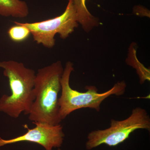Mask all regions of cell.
<instances>
[{
    "label": "cell",
    "instance_id": "obj_7",
    "mask_svg": "<svg viewBox=\"0 0 150 150\" xmlns=\"http://www.w3.org/2000/svg\"><path fill=\"white\" fill-rule=\"evenodd\" d=\"M29 8L25 1L21 0H0V16L18 18L26 17Z\"/></svg>",
    "mask_w": 150,
    "mask_h": 150
},
{
    "label": "cell",
    "instance_id": "obj_3",
    "mask_svg": "<svg viewBox=\"0 0 150 150\" xmlns=\"http://www.w3.org/2000/svg\"><path fill=\"white\" fill-rule=\"evenodd\" d=\"M74 71L73 63L67 62L61 79L62 94L59 98V115L62 120L81 108H91L99 112L100 105L105 100L112 95L121 96L126 91V84L123 81L118 82L112 88L102 93L98 92L95 86H87V91L84 92L73 89L70 86V79Z\"/></svg>",
    "mask_w": 150,
    "mask_h": 150
},
{
    "label": "cell",
    "instance_id": "obj_4",
    "mask_svg": "<svg viewBox=\"0 0 150 150\" xmlns=\"http://www.w3.org/2000/svg\"><path fill=\"white\" fill-rule=\"evenodd\" d=\"M139 129L150 131V117L146 110L137 107L133 109L126 119L121 121L111 119L109 128L89 133L86 149L91 150L103 144L115 146L126 141L131 134Z\"/></svg>",
    "mask_w": 150,
    "mask_h": 150
},
{
    "label": "cell",
    "instance_id": "obj_5",
    "mask_svg": "<svg viewBox=\"0 0 150 150\" xmlns=\"http://www.w3.org/2000/svg\"><path fill=\"white\" fill-rule=\"evenodd\" d=\"M18 23L29 30L37 44L48 48L55 46L56 34H59L62 39H66L79 24L73 0H69L64 12L54 18L37 22Z\"/></svg>",
    "mask_w": 150,
    "mask_h": 150
},
{
    "label": "cell",
    "instance_id": "obj_8",
    "mask_svg": "<svg viewBox=\"0 0 150 150\" xmlns=\"http://www.w3.org/2000/svg\"><path fill=\"white\" fill-rule=\"evenodd\" d=\"M78 22L84 31L88 33L99 25V19L90 13L86 6V0H73Z\"/></svg>",
    "mask_w": 150,
    "mask_h": 150
},
{
    "label": "cell",
    "instance_id": "obj_10",
    "mask_svg": "<svg viewBox=\"0 0 150 150\" xmlns=\"http://www.w3.org/2000/svg\"><path fill=\"white\" fill-rule=\"evenodd\" d=\"M62 150L60 148H58V150Z\"/></svg>",
    "mask_w": 150,
    "mask_h": 150
},
{
    "label": "cell",
    "instance_id": "obj_6",
    "mask_svg": "<svg viewBox=\"0 0 150 150\" xmlns=\"http://www.w3.org/2000/svg\"><path fill=\"white\" fill-rule=\"evenodd\" d=\"M35 127L28 129L25 134L13 139L4 140L0 138V147L21 142H30L42 146L46 150L62 146L65 134L61 125H52L48 123L33 122Z\"/></svg>",
    "mask_w": 150,
    "mask_h": 150
},
{
    "label": "cell",
    "instance_id": "obj_2",
    "mask_svg": "<svg viewBox=\"0 0 150 150\" xmlns=\"http://www.w3.org/2000/svg\"><path fill=\"white\" fill-rule=\"evenodd\" d=\"M0 68L8 79L11 91L10 96L4 95L0 99V111L15 118L22 112L28 115L35 98V71L13 60L0 62Z\"/></svg>",
    "mask_w": 150,
    "mask_h": 150
},
{
    "label": "cell",
    "instance_id": "obj_9",
    "mask_svg": "<svg viewBox=\"0 0 150 150\" xmlns=\"http://www.w3.org/2000/svg\"><path fill=\"white\" fill-rule=\"evenodd\" d=\"M15 25L11 26L8 31L10 38L15 42H21L26 40L30 34L29 30L27 27L14 21Z\"/></svg>",
    "mask_w": 150,
    "mask_h": 150
},
{
    "label": "cell",
    "instance_id": "obj_1",
    "mask_svg": "<svg viewBox=\"0 0 150 150\" xmlns=\"http://www.w3.org/2000/svg\"><path fill=\"white\" fill-rule=\"evenodd\" d=\"M64 69L62 62L57 61L38 71L33 89L35 100L28 114L30 121L61 124L59 93Z\"/></svg>",
    "mask_w": 150,
    "mask_h": 150
}]
</instances>
